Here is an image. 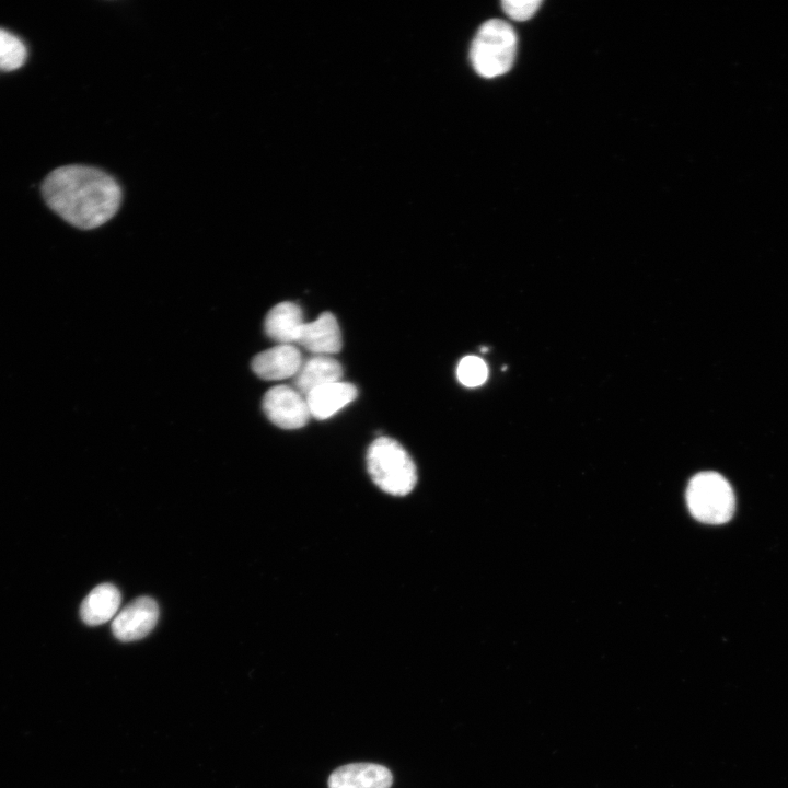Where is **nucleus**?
I'll return each mask as SVG.
<instances>
[{
    "mask_svg": "<svg viewBox=\"0 0 788 788\" xmlns=\"http://www.w3.org/2000/svg\"><path fill=\"white\" fill-rule=\"evenodd\" d=\"M300 350L292 344H278L257 354L252 359V370L266 381L296 376L302 366Z\"/></svg>",
    "mask_w": 788,
    "mask_h": 788,
    "instance_id": "0eeeda50",
    "label": "nucleus"
},
{
    "mask_svg": "<svg viewBox=\"0 0 788 788\" xmlns=\"http://www.w3.org/2000/svg\"><path fill=\"white\" fill-rule=\"evenodd\" d=\"M456 375L464 386L475 387L486 381L488 369L482 358L477 356H465L457 364Z\"/></svg>",
    "mask_w": 788,
    "mask_h": 788,
    "instance_id": "2eb2a0df",
    "label": "nucleus"
},
{
    "mask_svg": "<svg viewBox=\"0 0 788 788\" xmlns=\"http://www.w3.org/2000/svg\"><path fill=\"white\" fill-rule=\"evenodd\" d=\"M391 772L374 763L347 764L335 769L328 777V788H390Z\"/></svg>",
    "mask_w": 788,
    "mask_h": 788,
    "instance_id": "6e6552de",
    "label": "nucleus"
},
{
    "mask_svg": "<svg viewBox=\"0 0 788 788\" xmlns=\"http://www.w3.org/2000/svg\"><path fill=\"white\" fill-rule=\"evenodd\" d=\"M517 34L507 22L491 19L482 24L471 46L470 58L474 70L484 78L508 72L514 61Z\"/></svg>",
    "mask_w": 788,
    "mask_h": 788,
    "instance_id": "7ed1b4c3",
    "label": "nucleus"
},
{
    "mask_svg": "<svg viewBox=\"0 0 788 788\" xmlns=\"http://www.w3.org/2000/svg\"><path fill=\"white\" fill-rule=\"evenodd\" d=\"M266 417L282 429H299L310 419V410L305 397L288 385L269 389L262 402Z\"/></svg>",
    "mask_w": 788,
    "mask_h": 788,
    "instance_id": "39448f33",
    "label": "nucleus"
},
{
    "mask_svg": "<svg viewBox=\"0 0 788 788\" xmlns=\"http://www.w3.org/2000/svg\"><path fill=\"white\" fill-rule=\"evenodd\" d=\"M358 395L357 387L348 382H333L311 391L306 404L311 416L326 419L351 403Z\"/></svg>",
    "mask_w": 788,
    "mask_h": 788,
    "instance_id": "9b49d317",
    "label": "nucleus"
},
{
    "mask_svg": "<svg viewBox=\"0 0 788 788\" xmlns=\"http://www.w3.org/2000/svg\"><path fill=\"white\" fill-rule=\"evenodd\" d=\"M158 618L157 602L149 596H140L116 614L112 622V630L120 641L138 640L154 628Z\"/></svg>",
    "mask_w": 788,
    "mask_h": 788,
    "instance_id": "423d86ee",
    "label": "nucleus"
},
{
    "mask_svg": "<svg viewBox=\"0 0 788 788\" xmlns=\"http://www.w3.org/2000/svg\"><path fill=\"white\" fill-rule=\"evenodd\" d=\"M686 502L693 517L708 524H721L734 512V494L725 477L715 472L696 474L686 489Z\"/></svg>",
    "mask_w": 788,
    "mask_h": 788,
    "instance_id": "20e7f679",
    "label": "nucleus"
},
{
    "mask_svg": "<svg viewBox=\"0 0 788 788\" xmlns=\"http://www.w3.org/2000/svg\"><path fill=\"white\" fill-rule=\"evenodd\" d=\"M120 601V592L114 584L102 583L83 600L80 607L81 618L90 626L104 624L116 616Z\"/></svg>",
    "mask_w": 788,
    "mask_h": 788,
    "instance_id": "ddd939ff",
    "label": "nucleus"
},
{
    "mask_svg": "<svg viewBox=\"0 0 788 788\" xmlns=\"http://www.w3.org/2000/svg\"><path fill=\"white\" fill-rule=\"evenodd\" d=\"M42 194L47 206L71 225L99 228L118 211L123 190L108 173L86 165L55 169L44 179Z\"/></svg>",
    "mask_w": 788,
    "mask_h": 788,
    "instance_id": "f257e3e1",
    "label": "nucleus"
},
{
    "mask_svg": "<svg viewBox=\"0 0 788 788\" xmlns=\"http://www.w3.org/2000/svg\"><path fill=\"white\" fill-rule=\"evenodd\" d=\"M541 4V0H505L501 2L503 12L517 21L529 20Z\"/></svg>",
    "mask_w": 788,
    "mask_h": 788,
    "instance_id": "dca6fc26",
    "label": "nucleus"
},
{
    "mask_svg": "<svg viewBox=\"0 0 788 788\" xmlns=\"http://www.w3.org/2000/svg\"><path fill=\"white\" fill-rule=\"evenodd\" d=\"M367 464L372 480L387 494L405 496L416 485L417 470L412 457L392 438L380 437L370 444Z\"/></svg>",
    "mask_w": 788,
    "mask_h": 788,
    "instance_id": "f03ea898",
    "label": "nucleus"
},
{
    "mask_svg": "<svg viewBox=\"0 0 788 788\" xmlns=\"http://www.w3.org/2000/svg\"><path fill=\"white\" fill-rule=\"evenodd\" d=\"M341 364L329 356H314L302 363L294 376L296 390L304 397L313 390L340 381Z\"/></svg>",
    "mask_w": 788,
    "mask_h": 788,
    "instance_id": "f8f14e48",
    "label": "nucleus"
},
{
    "mask_svg": "<svg viewBox=\"0 0 788 788\" xmlns=\"http://www.w3.org/2000/svg\"><path fill=\"white\" fill-rule=\"evenodd\" d=\"M303 312L293 302L285 301L273 306L264 321L266 335L279 344H293L298 341L304 325Z\"/></svg>",
    "mask_w": 788,
    "mask_h": 788,
    "instance_id": "9d476101",
    "label": "nucleus"
},
{
    "mask_svg": "<svg viewBox=\"0 0 788 788\" xmlns=\"http://www.w3.org/2000/svg\"><path fill=\"white\" fill-rule=\"evenodd\" d=\"M27 57L25 44L13 33L0 27V70L14 71Z\"/></svg>",
    "mask_w": 788,
    "mask_h": 788,
    "instance_id": "4468645a",
    "label": "nucleus"
},
{
    "mask_svg": "<svg viewBox=\"0 0 788 788\" xmlns=\"http://www.w3.org/2000/svg\"><path fill=\"white\" fill-rule=\"evenodd\" d=\"M297 344L321 356L338 352L341 349V333L335 315L324 312L313 322L304 323Z\"/></svg>",
    "mask_w": 788,
    "mask_h": 788,
    "instance_id": "1a4fd4ad",
    "label": "nucleus"
}]
</instances>
